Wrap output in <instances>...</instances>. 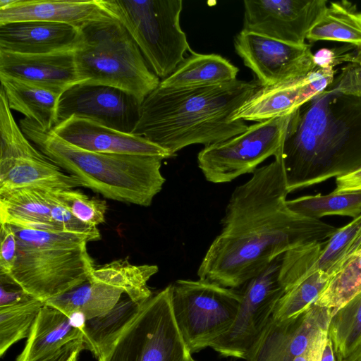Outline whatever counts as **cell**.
Here are the masks:
<instances>
[{
    "instance_id": "6da1fadb",
    "label": "cell",
    "mask_w": 361,
    "mask_h": 361,
    "mask_svg": "<svg viewBox=\"0 0 361 361\" xmlns=\"http://www.w3.org/2000/svg\"><path fill=\"white\" fill-rule=\"evenodd\" d=\"M281 152L232 192L221 231L198 268L200 279L240 289L279 255L324 241L336 231L331 224L288 208Z\"/></svg>"
},
{
    "instance_id": "7a4b0ae2",
    "label": "cell",
    "mask_w": 361,
    "mask_h": 361,
    "mask_svg": "<svg viewBox=\"0 0 361 361\" xmlns=\"http://www.w3.org/2000/svg\"><path fill=\"white\" fill-rule=\"evenodd\" d=\"M288 193L361 166V97L329 87L293 113L281 152Z\"/></svg>"
},
{
    "instance_id": "3957f363",
    "label": "cell",
    "mask_w": 361,
    "mask_h": 361,
    "mask_svg": "<svg viewBox=\"0 0 361 361\" xmlns=\"http://www.w3.org/2000/svg\"><path fill=\"white\" fill-rule=\"evenodd\" d=\"M262 86L257 80L233 82L209 87L169 89L159 85L142 102L131 133L146 138L173 157L183 148L216 144L242 133L244 121L234 113Z\"/></svg>"
},
{
    "instance_id": "277c9868",
    "label": "cell",
    "mask_w": 361,
    "mask_h": 361,
    "mask_svg": "<svg viewBox=\"0 0 361 361\" xmlns=\"http://www.w3.org/2000/svg\"><path fill=\"white\" fill-rule=\"evenodd\" d=\"M19 126L52 162L78 179L82 187L104 197L148 207L166 181L161 172L162 157L90 152L43 130L26 118L20 120Z\"/></svg>"
},
{
    "instance_id": "5b68a950",
    "label": "cell",
    "mask_w": 361,
    "mask_h": 361,
    "mask_svg": "<svg viewBox=\"0 0 361 361\" xmlns=\"http://www.w3.org/2000/svg\"><path fill=\"white\" fill-rule=\"evenodd\" d=\"M11 226L18 247L6 276L27 294L45 302L90 279L94 267L88 237Z\"/></svg>"
},
{
    "instance_id": "8992f818",
    "label": "cell",
    "mask_w": 361,
    "mask_h": 361,
    "mask_svg": "<svg viewBox=\"0 0 361 361\" xmlns=\"http://www.w3.org/2000/svg\"><path fill=\"white\" fill-rule=\"evenodd\" d=\"M74 51L82 83L111 86L135 97L141 104L161 80L151 70L126 28L108 16L80 28Z\"/></svg>"
},
{
    "instance_id": "52a82bcc",
    "label": "cell",
    "mask_w": 361,
    "mask_h": 361,
    "mask_svg": "<svg viewBox=\"0 0 361 361\" xmlns=\"http://www.w3.org/2000/svg\"><path fill=\"white\" fill-rule=\"evenodd\" d=\"M105 11L128 31L151 70L169 77L192 53L180 25L181 0H101Z\"/></svg>"
},
{
    "instance_id": "ba28073f",
    "label": "cell",
    "mask_w": 361,
    "mask_h": 361,
    "mask_svg": "<svg viewBox=\"0 0 361 361\" xmlns=\"http://www.w3.org/2000/svg\"><path fill=\"white\" fill-rule=\"evenodd\" d=\"M98 361H192L175 322L171 284L140 304L137 313Z\"/></svg>"
},
{
    "instance_id": "9c48e42d",
    "label": "cell",
    "mask_w": 361,
    "mask_h": 361,
    "mask_svg": "<svg viewBox=\"0 0 361 361\" xmlns=\"http://www.w3.org/2000/svg\"><path fill=\"white\" fill-rule=\"evenodd\" d=\"M242 300L238 289L206 280L171 284V305L179 332L191 354L207 347L233 324Z\"/></svg>"
},
{
    "instance_id": "30bf717a",
    "label": "cell",
    "mask_w": 361,
    "mask_h": 361,
    "mask_svg": "<svg viewBox=\"0 0 361 361\" xmlns=\"http://www.w3.org/2000/svg\"><path fill=\"white\" fill-rule=\"evenodd\" d=\"M293 113L257 122L227 140L204 147L197 165L205 179L213 183H229L252 173L267 158L281 152Z\"/></svg>"
},
{
    "instance_id": "8fae6325",
    "label": "cell",
    "mask_w": 361,
    "mask_h": 361,
    "mask_svg": "<svg viewBox=\"0 0 361 361\" xmlns=\"http://www.w3.org/2000/svg\"><path fill=\"white\" fill-rule=\"evenodd\" d=\"M283 255L238 289L242 300L236 317L210 346L221 356L246 360L257 345L284 293L279 277Z\"/></svg>"
},
{
    "instance_id": "7c38bea8",
    "label": "cell",
    "mask_w": 361,
    "mask_h": 361,
    "mask_svg": "<svg viewBox=\"0 0 361 361\" xmlns=\"http://www.w3.org/2000/svg\"><path fill=\"white\" fill-rule=\"evenodd\" d=\"M234 48L262 87L287 82L307 75L314 67L308 44L296 45L242 30Z\"/></svg>"
},
{
    "instance_id": "4fadbf2b",
    "label": "cell",
    "mask_w": 361,
    "mask_h": 361,
    "mask_svg": "<svg viewBox=\"0 0 361 361\" xmlns=\"http://www.w3.org/2000/svg\"><path fill=\"white\" fill-rule=\"evenodd\" d=\"M140 105L135 97L118 88L78 83L61 94L56 125L71 116H77L131 133L139 118Z\"/></svg>"
},
{
    "instance_id": "5bb4252c",
    "label": "cell",
    "mask_w": 361,
    "mask_h": 361,
    "mask_svg": "<svg viewBox=\"0 0 361 361\" xmlns=\"http://www.w3.org/2000/svg\"><path fill=\"white\" fill-rule=\"evenodd\" d=\"M326 0H245L243 30L286 43L305 44Z\"/></svg>"
},
{
    "instance_id": "9a60e30c",
    "label": "cell",
    "mask_w": 361,
    "mask_h": 361,
    "mask_svg": "<svg viewBox=\"0 0 361 361\" xmlns=\"http://www.w3.org/2000/svg\"><path fill=\"white\" fill-rule=\"evenodd\" d=\"M333 311L316 304L285 320L272 317L246 361H293L329 326Z\"/></svg>"
},
{
    "instance_id": "2e32d148",
    "label": "cell",
    "mask_w": 361,
    "mask_h": 361,
    "mask_svg": "<svg viewBox=\"0 0 361 361\" xmlns=\"http://www.w3.org/2000/svg\"><path fill=\"white\" fill-rule=\"evenodd\" d=\"M81 186L29 140L0 152V192L20 188L60 191Z\"/></svg>"
},
{
    "instance_id": "e0dca14e",
    "label": "cell",
    "mask_w": 361,
    "mask_h": 361,
    "mask_svg": "<svg viewBox=\"0 0 361 361\" xmlns=\"http://www.w3.org/2000/svg\"><path fill=\"white\" fill-rule=\"evenodd\" d=\"M59 139L80 149L98 153L160 157L173 156L145 137L123 133L92 120L71 116L51 130Z\"/></svg>"
},
{
    "instance_id": "ac0fdd59",
    "label": "cell",
    "mask_w": 361,
    "mask_h": 361,
    "mask_svg": "<svg viewBox=\"0 0 361 361\" xmlns=\"http://www.w3.org/2000/svg\"><path fill=\"white\" fill-rule=\"evenodd\" d=\"M81 39L80 29L63 23L20 21L0 25V51L47 54L75 51Z\"/></svg>"
},
{
    "instance_id": "d6986e66",
    "label": "cell",
    "mask_w": 361,
    "mask_h": 361,
    "mask_svg": "<svg viewBox=\"0 0 361 361\" xmlns=\"http://www.w3.org/2000/svg\"><path fill=\"white\" fill-rule=\"evenodd\" d=\"M0 75L15 78L63 92L82 80L74 51L24 54L0 51Z\"/></svg>"
},
{
    "instance_id": "ffe728a7",
    "label": "cell",
    "mask_w": 361,
    "mask_h": 361,
    "mask_svg": "<svg viewBox=\"0 0 361 361\" xmlns=\"http://www.w3.org/2000/svg\"><path fill=\"white\" fill-rule=\"evenodd\" d=\"M109 16L101 0H14L0 8V25L20 21H44L79 29Z\"/></svg>"
},
{
    "instance_id": "44dd1931",
    "label": "cell",
    "mask_w": 361,
    "mask_h": 361,
    "mask_svg": "<svg viewBox=\"0 0 361 361\" xmlns=\"http://www.w3.org/2000/svg\"><path fill=\"white\" fill-rule=\"evenodd\" d=\"M82 336V331L71 324L67 315L45 304L16 361H42Z\"/></svg>"
},
{
    "instance_id": "7402d4cb",
    "label": "cell",
    "mask_w": 361,
    "mask_h": 361,
    "mask_svg": "<svg viewBox=\"0 0 361 361\" xmlns=\"http://www.w3.org/2000/svg\"><path fill=\"white\" fill-rule=\"evenodd\" d=\"M361 233V214L322 242L296 248L295 262L301 276L307 278L317 271L333 276L340 269L350 244Z\"/></svg>"
},
{
    "instance_id": "603a6c76",
    "label": "cell",
    "mask_w": 361,
    "mask_h": 361,
    "mask_svg": "<svg viewBox=\"0 0 361 361\" xmlns=\"http://www.w3.org/2000/svg\"><path fill=\"white\" fill-rule=\"evenodd\" d=\"M0 81L11 110L21 113L44 131L53 129L62 92L4 75H0Z\"/></svg>"
},
{
    "instance_id": "cb8c5ba5",
    "label": "cell",
    "mask_w": 361,
    "mask_h": 361,
    "mask_svg": "<svg viewBox=\"0 0 361 361\" xmlns=\"http://www.w3.org/2000/svg\"><path fill=\"white\" fill-rule=\"evenodd\" d=\"M49 191L20 188L0 192V224L60 232L51 217Z\"/></svg>"
},
{
    "instance_id": "d4e9b609",
    "label": "cell",
    "mask_w": 361,
    "mask_h": 361,
    "mask_svg": "<svg viewBox=\"0 0 361 361\" xmlns=\"http://www.w3.org/2000/svg\"><path fill=\"white\" fill-rule=\"evenodd\" d=\"M304 77L271 87H261L233 115L232 120L264 121L290 114L302 106Z\"/></svg>"
},
{
    "instance_id": "484cf974",
    "label": "cell",
    "mask_w": 361,
    "mask_h": 361,
    "mask_svg": "<svg viewBox=\"0 0 361 361\" xmlns=\"http://www.w3.org/2000/svg\"><path fill=\"white\" fill-rule=\"evenodd\" d=\"M238 71V67L219 54L192 51L159 85L169 89L214 86L235 80Z\"/></svg>"
},
{
    "instance_id": "4316f807",
    "label": "cell",
    "mask_w": 361,
    "mask_h": 361,
    "mask_svg": "<svg viewBox=\"0 0 361 361\" xmlns=\"http://www.w3.org/2000/svg\"><path fill=\"white\" fill-rule=\"evenodd\" d=\"M124 292L118 288L90 279L72 290L45 301L66 315L83 314L87 320L102 316L119 302Z\"/></svg>"
},
{
    "instance_id": "83f0119b",
    "label": "cell",
    "mask_w": 361,
    "mask_h": 361,
    "mask_svg": "<svg viewBox=\"0 0 361 361\" xmlns=\"http://www.w3.org/2000/svg\"><path fill=\"white\" fill-rule=\"evenodd\" d=\"M307 39L342 42L361 51V11L346 0L329 2Z\"/></svg>"
},
{
    "instance_id": "f1b7e54d",
    "label": "cell",
    "mask_w": 361,
    "mask_h": 361,
    "mask_svg": "<svg viewBox=\"0 0 361 361\" xmlns=\"http://www.w3.org/2000/svg\"><path fill=\"white\" fill-rule=\"evenodd\" d=\"M158 271L157 265H133L127 257L94 267L90 279L121 289L131 300L140 304L152 295L147 282Z\"/></svg>"
},
{
    "instance_id": "f546056e",
    "label": "cell",
    "mask_w": 361,
    "mask_h": 361,
    "mask_svg": "<svg viewBox=\"0 0 361 361\" xmlns=\"http://www.w3.org/2000/svg\"><path fill=\"white\" fill-rule=\"evenodd\" d=\"M139 307L140 304L128 298L119 300L106 314L87 320L82 330L85 349L98 358L134 318Z\"/></svg>"
},
{
    "instance_id": "4dcf8cb0",
    "label": "cell",
    "mask_w": 361,
    "mask_h": 361,
    "mask_svg": "<svg viewBox=\"0 0 361 361\" xmlns=\"http://www.w3.org/2000/svg\"><path fill=\"white\" fill-rule=\"evenodd\" d=\"M293 212L309 218L339 215L353 219L361 214V190L305 195L286 201Z\"/></svg>"
},
{
    "instance_id": "1f68e13d",
    "label": "cell",
    "mask_w": 361,
    "mask_h": 361,
    "mask_svg": "<svg viewBox=\"0 0 361 361\" xmlns=\"http://www.w3.org/2000/svg\"><path fill=\"white\" fill-rule=\"evenodd\" d=\"M361 293V247L350 254L320 294L314 304L334 314Z\"/></svg>"
},
{
    "instance_id": "d6a6232c",
    "label": "cell",
    "mask_w": 361,
    "mask_h": 361,
    "mask_svg": "<svg viewBox=\"0 0 361 361\" xmlns=\"http://www.w3.org/2000/svg\"><path fill=\"white\" fill-rule=\"evenodd\" d=\"M328 336L337 361L345 360L361 340V293L334 314Z\"/></svg>"
},
{
    "instance_id": "836d02e7",
    "label": "cell",
    "mask_w": 361,
    "mask_h": 361,
    "mask_svg": "<svg viewBox=\"0 0 361 361\" xmlns=\"http://www.w3.org/2000/svg\"><path fill=\"white\" fill-rule=\"evenodd\" d=\"M45 302L30 298L26 300L0 307V355L16 342L27 338Z\"/></svg>"
},
{
    "instance_id": "e575fe53",
    "label": "cell",
    "mask_w": 361,
    "mask_h": 361,
    "mask_svg": "<svg viewBox=\"0 0 361 361\" xmlns=\"http://www.w3.org/2000/svg\"><path fill=\"white\" fill-rule=\"evenodd\" d=\"M331 278L324 271H317L293 285L278 301L272 318L285 320L304 313L316 302Z\"/></svg>"
},
{
    "instance_id": "d590c367",
    "label": "cell",
    "mask_w": 361,
    "mask_h": 361,
    "mask_svg": "<svg viewBox=\"0 0 361 361\" xmlns=\"http://www.w3.org/2000/svg\"><path fill=\"white\" fill-rule=\"evenodd\" d=\"M58 200L84 223L97 226L105 222L107 203L105 200L90 197L78 190L54 191Z\"/></svg>"
},
{
    "instance_id": "8d00e7d4",
    "label": "cell",
    "mask_w": 361,
    "mask_h": 361,
    "mask_svg": "<svg viewBox=\"0 0 361 361\" xmlns=\"http://www.w3.org/2000/svg\"><path fill=\"white\" fill-rule=\"evenodd\" d=\"M49 198L51 217L59 231L85 235L90 241L101 238L97 226L87 224L78 219L58 200L54 191H49Z\"/></svg>"
},
{
    "instance_id": "74e56055",
    "label": "cell",
    "mask_w": 361,
    "mask_h": 361,
    "mask_svg": "<svg viewBox=\"0 0 361 361\" xmlns=\"http://www.w3.org/2000/svg\"><path fill=\"white\" fill-rule=\"evenodd\" d=\"M316 67L334 69L338 65L361 63V51L351 45L345 44L334 48H322L313 54Z\"/></svg>"
},
{
    "instance_id": "f35d334b",
    "label": "cell",
    "mask_w": 361,
    "mask_h": 361,
    "mask_svg": "<svg viewBox=\"0 0 361 361\" xmlns=\"http://www.w3.org/2000/svg\"><path fill=\"white\" fill-rule=\"evenodd\" d=\"M329 87L345 94L361 97V63L343 67Z\"/></svg>"
},
{
    "instance_id": "ab89813d",
    "label": "cell",
    "mask_w": 361,
    "mask_h": 361,
    "mask_svg": "<svg viewBox=\"0 0 361 361\" xmlns=\"http://www.w3.org/2000/svg\"><path fill=\"white\" fill-rule=\"evenodd\" d=\"M0 275H8L17 255V239L10 224H1L0 228Z\"/></svg>"
},
{
    "instance_id": "60d3db41",
    "label": "cell",
    "mask_w": 361,
    "mask_h": 361,
    "mask_svg": "<svg viewBox=\"0 0 361 361\" xmlns=\"http://www.w3.org/2000/svg\"><path fill=\"white\" fill-rule=\"evenodd\" d=\"M0 307L11 305L32 298L8 276L0 275Z\"/></svg>"
},
{
    "instance_id": "b9f144b4",
    "label": "cell",
    "mask_w": 361,
    "mask_h": 361,
    "mask_svg": "<svg viewBox=\"0 0 361 361\" xmlns=\"http://www.w3.org/2000/svg\"><path fill=\"white\" fill-rule=\"evenodd\" d=\"M328 336V331L320 333L307 348L293 361H320Z\"/></svg>"
},
{
    "instance_id": "7bdbcfd3",
    "label": "cell",
    "mask_w": 361,
    "mask_h": 361,
    "mask_svg": "<svg viewBox=\"0 0 361 361\" xmlns=\"http://www.w3.org/2000/svg\"><path fill=\"white\" fill-rule=\"evenodd\" d=\"M361 190V166L354 171L336 178L333 192H342Z\"/></svg>"
},
{
    "instance_id": "ee69618b",
    "label": "cell",
    "mask_w": 361,
    "mask_h": 361,
    "mask_svg": "<svg viewBox=\"0 0 361 361\" xmlns=\"http://www.w3.org/2000/svg\"><path fill=\"white\" fill-rule=\"evenodd\" d=\"M85 349L82 338L74 340L42 361H70L73 355Z\"/></svg>"
},
{
    "instance_id": "f6af8a7d",
    "label": "cell",
    "mask_w": 361,
    "mask_h": 361,
    "mask_svg": "<svg viewBox=\"0 0 361 361\" xmlns=\"http://www.w3.org/2000/svg\"><path fill=\"white\" fill-rule=\"evenodd\" d=\"M320 361H335L333 343L329 336L324 346Z\"/></svg>"
},
{
    "instance_id": "bcb514c9",
    "label": "cell",
    "mask_w": 361,
    "mask_h": 361,
    "mask_svg": "<svg viewBox=\"0 0 361 361\" xmlns=\"http://www.w3.org/2000/svg\"><path fill=\"white\" fill-rule=\"evenodd\" d=\"M361 247V233L348 247L344 260L353 252L356 251ZM343 260V262H344Z\"/></svg>"
},
{
    "instance_id": "7dc6e473",
    "label": "cell",
    "mask_w": 361,
    "mask_h": 361,
    "mask_svg": "<svg viewBox=\"0 0 361 361\" xmlns=\"http://www.w3.org/2000/svg\"><path fill=\"white\" fill-rule=\"evenodd\" d=\"M345 361H361V351L350 355Z\"/></svg>"
},
{
    "instance_id": "c3c4849f",
    "label": "cell",
    "mask_w": 361,
    "mask_h": 361,
    "mask_svg": "<svg viewBox=\"0 0 361 361\" xmlns=\"http://www.w3.org/2000/svg\"><path fill=\"white\" fill-rule=\"evenodd\" d=\"M14 0H0V8L5 7L11 4Z\"/></svg>"
},
{
    "instance_id": "681fc988",
    "label": "cell",
    "mask_w": 361,
    "mask_h": 361,
    "mask_svg": "<svg viewBox=\"0 0 361 361\" xmlns=\"http://www.w3.org/2000/svg\"><path fill=\"white\" fill-rule=\"evenodd\" d=\"M361 351V340L360 341L357 346L355 348V349L353 351V353L350 355L355 354Z\"/></svg>"
},
{
    "instance_id": "f907efd6",
    "label": "cell",
    "mask_w": 361,
    "mask_h": 361,
    "mask_svg": "<svg viewBox=\"0 0 361 361\" xmlns=\"http://www.w3.org/2000/svg\"><path fill=\"white\" fill-rule=\"evenodd\" d=\"M80 351H78V352H76L73 356L72 357V358L71 359L70 361H78V357H79V354H80Z\"/></svg>"
},
{
    "instance_id": "816d5d0a",
    "label": "cell",
    "mask_w": 361,
    "mask_h": 361,
    "mask_svg": "<svg viewBox=\"0 0 361 361\" xmlns=\"http://www.w3.org/2000/svg\"><path fill=\"white\" fill-rule=\"evenodd\" d=\"M192 361H196L195 359H193Z\"/></svg>"
},
{
    "instance_id": "f5cc1de1",
    "label": "cell",
    "mask_w": 361,
    "mask_h": 361,
    "mask_svg": "<svg viewBox=\"0 0 361 361\" xmlns=\"http://www.w3.org/2000/svg\"><path fill=\"white\" fill-rule=\"evenodd\" d=\"M344 361H345V360H344Z\"/></svg>"
},
{
    "instance_id": "db71d44e",
    "label": "cell",
    "mask_w": 361,
    "mask_h": 361,
    "mask_svg": "<svg viewBox=\"0 0 361 361\" xmlns=\"http://www.w3.org/2000/svg\"></svg>"
}]
</instances>
